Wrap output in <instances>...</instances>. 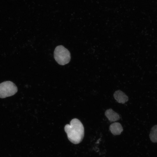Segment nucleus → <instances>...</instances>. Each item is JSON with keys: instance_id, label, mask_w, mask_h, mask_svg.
<instances>
[{"instance_id": "nucleus-2", "label": "nucleus", "mask_w": 157, "mask_h": 157, "mask_svg": "<svg viewBox=\"0 0 157 157\" xmlns=\"http://www.w3.org/2000/svg\"><path fill=\"white\" fill-rule=\"evenodd\" d=\"M54 56L56 61L61 65L67 64L70 60V52L62 45L56 47L54 52Z\"/></svg>"}, {"instance_id": "nucleus-3", "label": "nucleus", "mask_w": 157, "mask_h": 157, "mask_svg": "<svg viewBox=\"0 0 157 157\" xmlns=\"http://www.w3.org/2000/svg\"><path fill=\"white\" fill-rule=\"evenodd\" d=\"M16 85L10 81H4L0 83V98H4L12 96L17 91Z\"/></svg>"}, {"instance_id": "nucleus-7", "label": "nucleus", "mask_w": 157, "mask_h": 157, "mask_svg": "<svg viewBox=\"0 0 157 157\" xmlns=\"http://www.w3.org/2000/svg\"><path fill=\"white\" fill-rule=\"evenodd\" d=\"M149 137L152 142L154 143L157 142V125L154 126L151 129Z\"/></svg>"}, {"instance_id": "nucleus-4", "label": "nucleus", "mask_w": 157, "mask_h": 157, "mask_svg": "<svg viewBox=\"0 0 157 157\" xmlns=\"http://www.w3.org/2000/svg\"><path fill=\"white\" fill-rule=\"evenodd\" d=\"M113 95L115 99L119 103L124 104L128 100V96L120 90L115 91Z\"/></svg>"}, {"instance_id": "nucleus-6", "label": "nucleus", "mask_w": 157, "mask_h": 157, "mask_svg": "<svg viewBox=\"0 0 157 157\" xmlns=\"http://www.w3.org/2000/svg\"><path fill=\"white\" fill-rule=\"evenodd\" d=\"M105 114L110 122H115L119 119V116L118 114L111 109L110 108L106 110Z\"/></svg>"}, {"instance_id": "nucleus-1", "label": "nucleus", "mask_w": 157, "mask_h": 157, "mask_svg": "<svg viewBox=\"0 0 157 157\" xmlns=\"http://www.w3.org/2000/svg\"><path fill=\"white\" fill-rule=\"evenodd\" d=\"M64 129L69 140L72 143L78 144L83 139L84 128L82 124L78 119H72L69 124L65 126Z\"/></svg>"}, {"instance_id": "nucleus-5", "label": "nucleus", "mask_w": 157, "mask_h": 157, "mask_svg": "<svg viewBox=\"0 0 157 157\" xmlns=\"http://www.w3.org/2000/svg\"><path fill=\"white\" fill-rule=\"evenodd\" d=\"M109 129L112 133L115 135H120L123 131L121 124L118 122H115L111 124L110 126Z\"/></svg>"}]
</instances>
